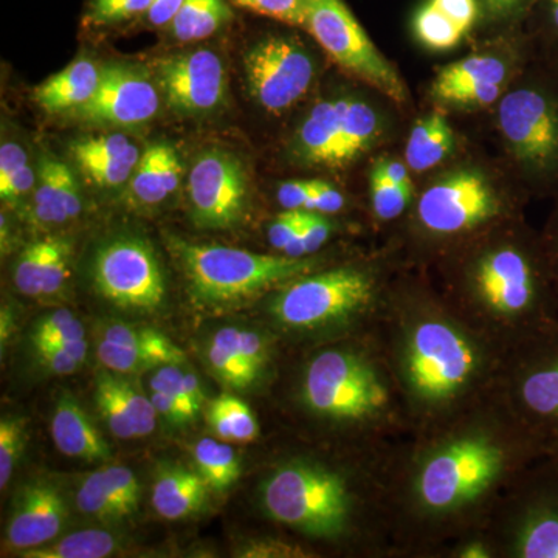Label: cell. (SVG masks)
<instances>
[{"label": "cell", "mask_w": 558, "mask_h": 558, "mask_svg": "<svg viewBox=\"0 0 558 558\" xmlns=\"http://www.w3.org/2000/svg\"><path fill=\"white\" fill-rule=\"evenodd\" d=\"M549 453L495 395L396 442L388 459L396 558H446L454 542L484 532L506 488Z\"/></svg>", "instance_id": "cell-1"}, {"label": "cell", "mask_w": 558, "mask_h": 558, "mask_svg": "<svg viewBox=\"0 0 558 558\" xmlns=\"http://www.w3.org/2000/svg\"><path fill=\"white\" fill-rule=\"evenodd\" d=\"M377 332L405 403L411 435L494 396L506 354L451 310L424 270L399 275Z\"/></svg>", "instance_id": "cell-2"}, {"label": "cell", "mask_w": 558, "mask_h": 558, "mask_svg": "<svg viewBox=\"0 0 558 558\" xmlns=\"http://www.w3.org/2000/svg\"><path fill=\"white\" fill-rule=\"evenodd\" d=\"M392 446H343L337 457L303 450L279 459L260 483L264 515L310 548L396 558L388 498Z\"/></svg>", "instance_id": "cell-3"}, {"label": "cell", "mask_w": 558, "mask_h": 558, "mask_svg": "<svg viewBox=\"0 0 558 558\" xmlns=\"http://www.w3.org/2000/svg\"><path fill=\"white\" fill-rule=\"evenodd\" d=\"M424 271L451 310L505 354L558 325L548 259L526 218L462 242Z\"/></svg>", "instance_id": "cell-4"}, {"label": "cell", "mask_w": 558, "mask_h": 558, "mask_svg": "<svg viewBox=\"0 0 558 558\" xmlns=\"http://www.w3.org/2000/svg\"><path fill=\"white\" fill-rule=\"evenodd\" d=\"M290 403L340 446L385 447L411 435L405 403L377 328L310 347Z\"/></svg>", "instance_id": "cell-5"}, {"label": "cell", "mask_w": 558, "mask_h": 558, "mask_svg": "<svg viewBox=\"0 0 558 558\" xmlns=\"http://www.w3.org/2000/svg\"><path fill=\"white\" fill-rule=\"evenodd\" d=\"M424 178L405 218L388 236L410 269L427 270L462 242L524 218L532 201L498 157L464 145Z\"/></svg>", "instance_id": "cell-6"}, {"label": "cell", "mask_w": 558, "mask_h": 558, "mask_svg": "<svg viewBox=\"0 0 558 558\" xmlns=\"http://www.w3.org/2000/svg\"><path fill=\"white\" fill-rule=\"evenodd\" d=\"M398 245L326 264L270 293L267 315L281 336L314 347L377 328L399 275L407 269Z\"/></svg>", "instance_id": "cell-7"}, {"label": "cell", "mask_w": 558, "mask_h": 558, "mask_svg": "<svg viewBox=\"0 0 558 558\" xmlns=\"http://www.w3.org/2000/svg\"><path fill=\"white\" fill-rule=\"evenodd\" d=\"M492 112L498 159L531 199L558 196V68L531 60Z\"/></svg>", "instance_id": "cell-8"}, {"label": "cell", "mask_w": 558, "mask_h": 558, "mask_svg": "<svg viewBox=\"0 0 558 558\" xmlns=\"http://www.w3.org/2000/svg\"><path fill=\"white\" fill-rule=\"evenodd\" d=\"M399 108L377 92L341 90L311 106L290 140L289 154L304 168L344 170L395 142Z\"/></svg>", "instance_id": "cell-9"}, {"label": "cell", "mask_w": 558, "mask_h": 558, "mask_svg": "<svg viewBox=\"0 0 558 558\" xmlns=\"http://www.w3.org/2000/svg\"><path fill=\"white\" fill-rule=\"evenodd\" d=\"M170 247L182 264L191 295L205 306H230L258 299L332 263L319 253L290 258L281 253L263 255L220 245L191 244L179 238H170Z\"/></svg>", "instance_id": "cell-10"}, {"label": "cell", "mask_w": 558, "mask_h": 558, "mask_svg": "<svg viewBox=\"0 0 558 558\" xmlns=\"http://www.w3.org/2000/svg\"><path fill=\"white\" fill-rule=\"evenodd\" d=\"M484 532L497 558H558V451L512 481Z\"/></svg>", "instance_id": "cell-11"}, {"label": "cell", "mask_w": 558, "mask_h": 558, "mask_svg": "<svg viewBox=\"0 0 558 558\" xmlns=\"http://www.w3.org/2000/svg\"><path fill=\"white\" fill-rule=\"evenodd\" d=\"M534 54L520 28L494 33L470 53L440 68L428 87L432 108L451 113L494 109Z\"/></svg>", "instance_id": "cell-12"}, {"label": "cell", "mask_w": 558, "mask_h": 558, "mask_svg": "<svg viewBox=\"0 0 558 558\" xmlns=\"http://www.w3.org/2000/svg\"><path fill=\"white\" fill-rule=\"evenodd\" d=\"M494 395L558 451V325L506 354Z\"/></svg>", "instance_id": "cell-13"}, {"label": "cell", "mask_w": 558, "mask_h": 558, "mask_svg": "<svg viewBox=\"0 0 558 558\" xmlns=\"http://www.w3.org/2000/svg\"><path fill=\"white\" fill-rule=\"evenodd\" d=\"M322 50L352 78L407 108L410 90L343 0H306V25Z\"/></svg>", "instance_id": "cell-14"}, {"label": "cell", "mask_w": 558, "mask_h": 558, "mask_svg": "<svg viewBox=\"0 0 558 558\" xmlns=\"http://www.w3.org/2000/svg\"><path fill=\"white\" fill-rule=\"evenodd\" d=\"M244 70L253 100L279 117L310 95L319 62L299 36L270 35L245 51Z\"/></svg>", "instance_id": "cell-15"}, {"label": "cell", "mask_w": 558, "mask_h": 558, "mask_svg": "<svg viewBox=\"0 0 558 558\" xmlns=\"http://www.w3.org/2000/svg\"><path fill=\"white\" fill-rule=\"evenodd\" d=\"M94 284L102 299L124 310L154 311L167 286L156 253L138 238H117L98 250Z\"/></svg>", "instance_id": "cell-16"}, {"label": "cell", "mask_w": 558, "mask_h": 558, "mask_svg": "<svg viewBox=\"0 0 558 558\" xmlns=\"http://www.w3.org/2000/svg\"><path fill=\"white\" fill-rule=\"evenodd\" d=\"M186 193L191 215L201 229H233L247 209V172L233 154L204 150L191 167Z\"/></svg>", "instance_id": "cell-17"}, {"label": "cell", "mask_w": 558, "mask_h": 558, "mask_svg": "<svg viewBox=\"0 0 558 558\" xmlns=\"http://www.w3.org/2000/svg\"><path fill=\"white\" fill-rule=\"evenodd\" d=\"M156 70L160 89L175 112L199 116L226 100V70L215 51L201 49L161 58Z\"/></svg>", "instance_id": "cell-18"}, {"label": "cell", "mask_w": 558, "mask_h": 558, "mask_svg": "<svg viewBox=\"0 0 558 558\" xmlns=\"http://www.w3.org/2000/svg\"><path fill=\"white\" fill-rule=\"evenodd\" d=\"M159 108V92L142 70L108 64L101 68L100 86L92 100L73 113L90 123L138 126L154 119Z\"/></svg>", "instance_id": "cell-19"}, {"label": "cell", "mask_w": 558, "mask_h": 558, "mask_svg": "<svg viewBox=\"0 0 558 558\" xmlns=\"http://www.w3.org/2000/svg\"><path fill=\"white\" fill-rule=\"evenodd\" d=\"M65 519L68 506L60 488L49 481H35L14 499L7 542L21 553L49 545L64 527Z\"/></svg>", "instance_id": "cell-20"}, {"label": "cell", "mask_w": 558, "mask_h": 558, "mask_svg": "<svg viewBox=\"0 0 558 558\" xmlns=\"http://www.w3.org/2000/svg\"><path fill=\"white\" fill-rule=\"evenodd\" d=\"M72 244L64 238L32 242L14 266L16 289L27 296L57 295L68 281Z\"/></svg>", "instance_id": "cell-21"}, {"label": "cell", "mask_w": 558, "mask_h": 558, "mask_svg": "<svg viewBox=\"0 0 558 558\" xmlns=\"http://www.w3.org/2000/svg\"><path fill=\"white\" fill-rule=\"evenodd\" d=\"M81 211L83 199L75 174L64 161L43 154L33 194V220L39 226H60L78 218Z\"/></svg>", "instance_id": "cell-22"}, {"label": "cell", "mask_w": 558, "mask_h": 558, "mask_svg": "<svg viewBox=\"0 0 558 558\" xmlns=\"http://www.w3.org/2000/svg\"><path fill=\"white\" fill-rule=\"evenodd\" d=\"M462 148L449 113L433 108L411 124L405 145V163L413 175L438 170Z\"/></svg>", "instance_id": "cell-23"}, {"label": "cell", "mask_w": 558, "mask_h": 558, "mask_svg": "<svg viewBox=\"0 0 558 558\" xmlns=\"http://www.w3.org/2000/svg\"><path fill=\"white\" fill-rule=\"evenodd\" d=\"M50 432L54 446L65 457L90 462L110 458L108 442L73 396L62 395L58 399Z\"/></svg>", "instance_id": "cell-24"}, {"label": "cell", "mask_w": 558, "mask_h": 558, "mask_svg": "<svg viewBox=\"0 0 558 558\" xmlns=\"http://www.w3.org/2000/svg\"><path fill=\"white\" fill-rule=\"evenodd\" d=\"M180 161L168 143L150 145L140 157L130 180L128 202L135 207H156L178 190Z\"/></svg>", "instance_id": "cell-25"}, {"label": "cell", "mask_w": 558, "mask_h": 558, "mask_svg": "<svg viewBox=\"0 0 558 558\" xmlns=\"http://www.w3.org/2000/svg\"><path fill=\"white\" fill-rule=\"evenodd\" d=\"M100 80L101 69L87 58H78L44 81L35 90V100L49 113L75 112L92 100Z\"/></svg>", "instance_id": "cell-26"}, {"label": "cell", "mask_w": 558, "mask_h": 558, "mask_svg": "<svg viewBox=\"0 0 558 558\" xmlns=\"http://www.w3.org/2000/svg\"><path fill=\"white\" fill-rule=\"evenodd\" d=\"M209 490L199 473L185 468H167L154 483L150 502L161 519L182 520L204 509Z\"/></svg>", "instance_id": "cell-27"}, {"label": "cell", "mask_w": 558, "mask_h": 558, "mask_svg": "<svg viewBox=\"0 0 558 558\" xmlns=\"http://www.w3.org/2000/svg\"><path fill=\"white\" fill-rule=\"evenodd\" d=\"M231 17L226 0H183L170 31L180 43H193L215 35Z\"/></svg>", "instance_id": "cell-28"}, {"label": "cell", "mask_w": 558, "mask_h": 558, "mask_svg": "<svg viewBox=\"0 0 558 558\" xmlns=\"http://www.w3.org/2000/svg\"><path fill=\"white\" fill-rule=\"evenodd\" d=\"M240 328H222L211 337L208 344L207 359L209 368L227 387L247 389L259 380L247 362L242 357L238 343Z\"/></svg>", "instance_id": "cell-29"}, {"label": "cell", "mask_w": 558, "mask_h": 558, "mask_svg": "<svg viewBox=\"0 0 558 558\" xmlns=\"http://www.w3.org/2000/svg\"><path fill=\"white\" fill-rule=\"evenodd\" d=\"M416 194V185H396L379 171L369 170V211L376 227H388L389 231L405 218Z\"/></svg>", "instance_id": "cell-30"}, {"label": "cell", "mask_w": 558, "mask_h": 558, "mask_svg": "<svg viewBox=\"0 0 558 558\" xmlns=\"http://www.w3.org/2000/svg\"><path fill=\"white\" fill-rule=\"evenodd\" d=\"M208 422L219 439L229 442H253L258 439L259 424L247 403L234 396H220L213 400Z\"/></svg>", "instance_id": "cell-31"}, {"label": "cell", "mask_w": 558, "mask_h": 558, "mask_svg": "<svg viewBox=\"0 0 558 558\" xmlns=\"http://www.w3.org/2000/svg\"><path fill=\"white\" fill-rule=\"evenodd\" d=\"M76 506L81 512L102 523H117L130 519L134 512L112 487L105 470L87 475L76 492Z\"/></svg>", "instance_id": "cell-32"}, {"label": "cell", "mask_w": 558, "mask_h": 558, "mask_svg": "<svg viewBox=\"0 0 558 558\" xmlns=\"http://www.w3.org/2000/svg\"><path fill=\"white\" fill-rule=\"evenodd\" d=\"M120 548V539L108 531L75 532L57 543L24 550L27 558H102L112 556Z\"/></svg>", "instance_id": "cell-33"}, {"label": "cell", "mask_w": 558, "mask_h": 558, "mask_svg": "<svg viewBox=\"0 0 558 558\" xmlns=\"http://www.w3.org/2000/svg\"><path fill=\"white\" fill-rule=\"evenodd\" d=\"M193 457L197 473L211 490L226 492L240 478L241 465L236 453L218 439H201L194 446Z\"/></svg>", "instance_id": "cell-34"}, {"label": "cell", "mask_w": 558, "mask_h": 558, "mask_svg": "<svg viewBox=\"0 0 558 558\" xmlns=\"http://www.w3.org/2000/svg\"><path fill=\"white\" fill-rule=\"evenodd\" d=\"M95 402L102 421L108 424L110 433L119 439L138 438L137 427L128 409L119 374L106 371L98 376L95 385Z\"/></svg>", "instance_id": "cell-35"}, {"label": "cell", "mask_w": 558, "mask_h": 558, "mask_svg": "<svg viewBox=\"0 0 558 558\" xmlns=\"http://www.w3.org/2000/svg\"><path fill=\"white\" fill-rule=\"evenodd\" d=\"M414 38L429 51H449L457 49L468 33L442 13L429 0L418 7L413 16Z\"/></svg>", "instance_id": "cell-36"}, {"label": "cell", "mask_w": 558, "mask_h": 558, "mask_svg": "<svg viewBox=\"0 0 558 558\" xmlns=\"http://www.w3.org/2000/svg\"><path fill=\"white\" fill-rule=\"evenodd\" d=\"M520 31L535 53L558 47V0H527Z\"/></svg>", "instance_id": "cell-37"}, {"label": "cell", "mask_w": 558, "mask_h": 558, "mask_svg": "<svg viewBox=\"0 0 558 558\" xmlns=\"http://www.w3.org/2000/svg\"><path fill=\"white\" fill-rule=\"evenodd\" d=\"M101 340L121 344V347L148 349V351L160 354L170 365H180L185 362L182 349L175 347L159 330L134 328V326L123 325V323H113L102 332Z\"/></svg>", "instance_id": "cell-38"}, {"label": "cell", "mask_w": 558, "mask_h": 558, "mask_svg": "<svg viewBox=\"0 0 558 558\" xmlns=\"http://www.w3.org/2000/svg\"><path fill=\"white\" fill-rule=\"evenodd\" d=\"M98 359L106 369L117 374H134L156 368V366L170 365L157 352L148 349L128 348L121 344L101 340L98 344Z\"/></svg>", "instance_id": "cell-39"}, {"label": "cell", "mask_w": 558, "mask_h": 558, "mask_svg": "<svg viewBox=\"0 0 558 558\" xmlns=\"http://www.w3.org/2000/svg\"><path fill=\"white\" fill-rule=\"evenodd\" d=\"M336 230L337 223L333 222L330 216L307 211L303 227L281 255L290 256V258H306V256L318 255L322 248L328 244L332 234L336 233Z\"/></svg>", "instance_id": "cell-40"}, {"label": "cell", "mask_w": 558, "mask_h": 558, "mask_svg": "<svg viewBox=\"0 0 558 558\" xmlns=\"http://www.w3.org/2000/svg\"><path fill=\"white\" fill-rule=\"evenodd\" d=\"M81 339H86L83 323L76 319L72 312L65 310L53 312L40 319L32 337L35 348L60 347Z\"/></svg>", "instance_id": "cell-41"}, {"label": "cell", "mask_w": 558, "mask_h": 558, "mask_svg": "<svg viewBox=\"0 0 558 558\" xmlns=\"http://www.w3.org/2000/svg\"><path fill=\"white\" fill-rule=\"evenodd\" d=\"M27 444V422L22 417L3 416L0 421V487L9 486L14 468Z\"/></svg>", "instance_id": "cell-42"}, {"label": "cell", "mask_w": 558, "mask_h": 558, "mask_svg": "<svg viewBox=\"0 0 558 558\" xmlns=\"http://www.w3.org/2000/svg\"><path fill=\"white\" fill-rule=\"evenodd\" d=\"M134 153H138L137 146L126 135L121 134L95 135L76 140L72 145V156L76 165L89 160L116 159Z\"/></svg>", "instance_id": "cell-43"}, {"label": "cell", "mask_w": 558, "mask_h": 558, "mask_svg": "<svg viewBox=\"0 0 558 558\" xmlns=\"http://www.w3.org/2000/svg\"><path fill=\"white\" fill-rule=\"evenodd\" d=\"M140 157H142L140 153H134L130 156L116 157V159L84 161L78 167L95 185L113 189V186L130 182L135 168H137Z\"/></svg>", "instance_id": "cell-44"}, {"label": "cell", "mask_w": 558, "mask_h": 558, "mask_svg": "<svg viewBox=\"0 0 558 558\" xmlns=\"http://www.w3.org/2000/svg\"><path fill=\"white\" fill-rule=\"evenodd\" d=\"M231 2L282 24L303 28L306 25V0H231Z\"/></svg>", "instance_id": "cell-45"}, {"label": "cell", "mask_w": 558, "mask_h": 558, "mask_svg": "<svg viewBox=\"0 0 558 558\" xmlns=\"http://www.w3.org/2000/svg\"><path fill=\"white\" fill-rule=\"evenodd\" d=\"M242 557L255 558H314L315 550L301 543L300 539L266 537L252 539L241 550Z\"/></svg>", "instance_id": "cell-46"}, {"label": "cell", "mask_w": 558, "mask_h": 558, "mask_svg": "<svg viewBox=\"0 0 558 558\" xmlns=\"http://www.w3.org/2000/svg\"><path fill=\"white\" fill-rule=\"evenodd\" d=\"M150 391H161L170 396L185 410L191 421L199 414V410L191 402L189 391H186L185 371L180 368V365L159 366L150 379Z\"/></svg>", "instance_id": "cell-47"}, {"label": "cell", "mask_w": 558, "mask_h": 558, "mask_svg": "<svg viewBox=\"0 0 558 558\" xmlns=\"http://www.w3.org/2000/svg\"><path fill=\"white\" fill-rule=\"evenodd\" d=\"M153 0H92L89 21L95 25L116 24L148 13Z\"/></svg>", "instance_id": "cell-48"}, {"label": "cell", "mask_w": 558, "mask_h": 558, "mask_svg": "<svg viewBox=\"0 0 558 558\" xmlns=\"http://www.w3.org/2000/svg\"><path fill=\"white\" fill-rule=\"evenodd\" d=\"M527 0H480L481 21L495 28L494 33L517 31Z\"/></svg>", "instance_id": "cell-49"}, {"label": "cell", "mask_w": 558, "mask_h": 558, "mask_svg": "<svg viewBox=\"0 0 558 558\" xmlns=\"http://www.w3.org/2000/svg\"><path fill=\"white\" fill-rule=\"evenodd\" d=\"M121 389H123L128 409H130L135 427H137L138 438H145V436L150 435L156 429L159 413H157L153 400L146 398L143 392H140L138 388L134 387L131 381L121 379Z\"/></svg>", "instance_id": "cell-50"}, {"label": "cell", "mask_w": 558, "mask_h": 558, "mask_svg": "<svg viewBox=\"0 0 558 558\" xmlns=\"http://www.w3.org/2000/svg\"><path fill=\"white\" fill-rule=\"evenodd\" d=\"M307 209H284L279 213L274 222L270 223L267 236L271 248L277 250L278 253L284 252L290 241L296 236L304 220H306Z\"/></svg>", "instance_id": "cell-51"}, {"label": "cell", "mask_w": 558, "mask_h": 558, "mask_svg": "<svg viewBox=\"0 0 558 558\" xmlns=\"http://www.w3.org/2000/svg\"><path fill=\"white\" fill-rule=\"evenodd\" d=\"M429 2L438 7L450 20L457 22L468 35L480 24L483 16L480 0H429Z\"/></svg>", "instance_id": "cell-52"}, {"label": "cell", "mask_w": 558, "mask_h": 558, "mask_svg": "<svg viewBox=\"0 0 558 558\" xmlns=\"http://www.w3.org/2000/svg\"><path fill=\"white\" fill-rule=\"evenodd\" d=\"M348 199L337 186L330 185L323 180H315L314 194L307 202V211L319 213V215L336 216L347 209Z\"/></svg>", "instance_id": "cell-53"}, {"label": "cell", "mask_w": 558, "mask_h": 558, "mask_svg": "<svg viewBox=\"0 0 558 558\" xmlns=\"http://www.w3.org/2000/svg\"><path fill=\"white\" fill-rule=\"evenodd\" d=\"M539 238H542L543 248H545L546 259H548L550 278H553L558 299V196L553 199V208H550L545 226L539 230Z\"/></svg>", "instance_id": "cell-54"}, {"label": "cell", "mask_w": 558, "mask_h": 558, "mask_svg": "<svg viewBox=\"0 0 558 558\" xmlns=\"http://www.w3.org/2000/svg\"><path fill=\"white\" fill-rule=\"evenodd\" d=\"M36 183H38V172L33 170L31 165L25 163L5 183H0V197L7 204H17L32 191L35 193Z\"/></svg>", "instance_id": "cell-55"}, {"label": "cell", "mask_w": 558, "mask_h": 558, "mask_svg": "<svg viewBox=\"0 0 558 558\" xmlns=\"http://www.w3.org/2000/svg\"><path fill=\"white\" fill-rule=\"evenodd\" d=\"M314 190L315 180H288L278 186V204L282 209H306Z\"/></svg>", "instance_id": "cell-56"}, {"label": "cell", "mask_w": 558, "mask_h": 558, "mask_svg": "<svg viewBox=\"0 0 558 558\" xmlns=\"http://www.w3.org/2000/svg\"><path fill=\"white\" fill-rule=\"evenodd\" d=\"M446 558H497L486 532H476L458 539L447 550Z\"/></svg>", "instance_id": "cell-57"}, {"label": "cell", "mask_w": 558, "mask_h": 558, "mask_svg": "<svg viewBox=\"0 0 558 558\" xmlns=\"http://www.w3.org/2000/svg\"><path fill=\"white\" fill-rule=\"evenodd\" d=\"M36 355L40 365L44 368L51 371L54 374H72L81 368L78 360L73 359L72 355L61 347H38Z\"/></svg>", "instance_id": "cell-58"}, {"label": "cell", "mask_w": 558, "mask_h": 558, "mask_svg": "<svg viewBox=\"0 0 558 558\" xmlns=\"http://www.w3.org/2000/svg\"><path fill=\"white\" fill-rule=\"evenodd\" d=\"M371 167L379 171L389 182L396 183V185H410V183H414L413 179H411L413 174H411L410 168L407 167L405 160L396 159V157L391 156H379L374 159Z\"/></svg>", "instance_id": "cell-59"}, {"label": "cell", "mask_w": 558, "mask_h": 558, "mask_svg": "<svg viewBox=\"0 0 558 558\" xmlns=\"http://www.w3.org/2000/svg\"><path fill=\"white\" fill-rule=\"evenodd\" d=\"M27 161V153L17 143H3L0 148V183H5Z\"/></svg>", "instance_id": "cell-60"}, {"label": "cell", "mask_w": 558, "mask_h": 558, "mask_svg": "<svg viewBox=\"0 0 558 558\" xmlns=\"http://www.w3.org/2000/svg\"><path fill=\"white\" fill-rule=\"evenodd\" d=\"M150 400H153L154 407H156L157 413L174 425H183L189 424L191 418L189 414L185 413V410L175 402L174 399L170 398V396L165 395L161 391H153L150 395Z\"/></svg>", "instance_id": "cell-61"}, {"label": "cell", "mask_w": 558, "mask_h": 558, "mask_svg": "<svg viewBox=\"0 0 558 558\" xmlns=\"http://www.w3.org/2000/svg\"><path fill=\"white\" fill-rule=\"evenodd\" d=\"M182 3L183 0H153L146 16L156 27H165V25L170 27Z\"/></svg>", "instance_id": "cell-62"}, {"label": "cell", "mask_w": 558, "mask_h": 558, "mask_svg": "<svg viewBox=\"0 0 558 558\" xmlns=\"http://www.w3.org/2000/svg\"><path fill=\"white\" fill-rule=\"evenodd\" d=\"M11 332H13V317L10 311L2 307V318H0V340H2V349L9 341Z\"/></svg>", "instance_id": "cell-63"}, {"label": "cell", "mask_w": 558, "mask_h": 558, "mask_svg": "<svg viewBox=\"0 0 558 558\" xmlns=\"http://www.w3.org/2000/svg\"><path fill=\"white\" fill-rule=\"evenodd\" d=\"M538 54H543V57L548 58V60L553 61L554 64H556L558 68V47H556V49L546 51V53H538Z\"/></svg>", "instance_id": "cell-64"}]
</instances>
